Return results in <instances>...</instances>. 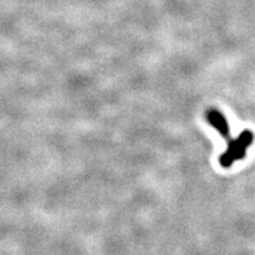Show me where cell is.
Returning a JSON list of instances; mask_svg holds the SVG:
<instances>
[{
  "label": "cell",
  "mask_w": 255,
  "mask_h": 255,
  "mask_svg": "<svg viewBox=\"0 0 255 255\" xmlns=\"http://www.w3.org/2000/svg\"><path fill=\"white\" fill-rule=\"evenodd\" d=\"M253 140H254V136H253V132L249 129H244L243 132L239 135V137L230 140L226 152L220 155V166L224 168H228L232 166L233 162L245 158L246 149L252 145Z\"/></svg>",
  "instance_id": "obj_1"
},
{
  "label": "cell",
  "mask_w": 255,
  "mask_h": 255,
  "mask_svg": "<svg viewBox=\"0 0 255 255\" xmlns=\"http://www.w3.org/2000/svg\"><path fill=\"white\" fill-rule=\"evenodd\" d=\"M206 120L209 125L217 129L218 132L222 135L223 139H226L227 141H230L231 136H230V125H228V121L226 120V117L220 113L218 109H209L206 112Z\"/></svg>",
  "instance_id": "obj_2"
}]
</instances>
